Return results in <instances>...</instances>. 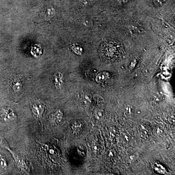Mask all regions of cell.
<instances>
[{"label": "cell", "instance_id": "6da1fadb", "mask_svg": "<svg viewBox=\"0 0 175 175\" xmlns=\"http://www.w3.org/2000/svg\"><path fill=\"white\" fill-rule=\"evenodd\" d=\"M99 53L100 57L105 60L115 61L123 56V47L119 42L108 40L101 44Z\"/></svg>", "mask_w": 175, "mask_h": 175}, {"label": "cell", "instance_id": "7a4b0ae2", "mask_svg": "<svg viewBox=\"0 0 175 175\" xmlns=\"http://www.w3.org/2000/svg\"><path fill=\"white\" fill-rule=\"evenodd\" d=\"M31 110L35 117L40 118L44 112V105L40 101L35 102L31 105Z\"/></svg>", "mask_w": 175, "mask_h": 175}, {"label": "cell", "instance_id": "3957f363", "mask_svg": "<svg viewBox=\"0 0 175 175\" xmlns=\"http://www.w3.org/2000/svg\"><path fill=\"white\" fill-rule=\"evenodd\" d=\"M63 117V114L61 110H57L53 111L51 115L50 120L52 123L55 124L61 122Z\"/></svg>", "mask_w": 175, "mask_h": 175}, {"label": "cell", "instance_id": "277c9868", "mask_svg": "<svg viewBox=\"0 0 175 175\" xmlns=\"http://www.w3.org/2000/svg\"><path fill=\"white\" fill-rule=\"evenodd\" d=\"M80 103L84 107H89L92 102V97L87 92H83L80 96Z\"/></svg>", "mask_w": 175, "mask_h": 175}, {"label": "cell", "instance_id": "5b68a950", "mask_svg": "<svg viewBox=\"0 0 175 175\" xmlns=\"http://www.w3.org/2000/svg\"><path fill=\"white\" fill-rule=\"evenodd\" d=\"M2 116L5 120L12 121L16 118V115L13 110L10 108H6L3 110L2 113Z\"/></svg>", "mask_w": 175, "mask_h": 175}, {"label": "cell", "instance_id": "8992f818", "mask_svg": "<svg viewBox=\"0 0 175 175\" xmlns=\"http://www.w3.org/2000/svg\"><path fill=\"white\" fill-rule=\"evenodd\" d=\"M109 77V73L107 72H102L97 75L95 80L97 83H102L106 81Z\"/></svg>", "mask_w": 175, "mask_h": 175}, {"label": "cell", "instance_id": "52a82bcc", "mask_svg": "<svg viewBox=\"0 0 175 175\" xmlns=\"http://www.w3.org/2000/svg\"><path fill=\"white\" fill-rule=\"evenodd\" d=\"M83 126V124L80 121H75L72 124V129L74 132L80 131Z\"/></svg>", "mask_w": 175, "mask_h": 175}, {"label": "cell", "instance_id": "ba28073f", "mask_svg": "<svg viewBox=\"0 0 175 175\" xmlns=\"http://www.w3.org/2000/svg\"><path fill=\"white\" fill-rule=\"evenodd\" d=\"M95 117L98 121H102L104 119L105 116V112L101 108H97L94 111Z\"/></svg>", "mask_w": 175, "mask_h": 175}, {"label": "cell", "instance_id": "9c48e42d", "mask_svg": "<svg viewBox=\"0 0 175 175\" xmlns=\"http://www.w3.org/2000/svg\"><path fill=\"white\" fill-rule=\"evenodd\" d=\"M22 85L19 79L18 78L14 79L13 83V86H12V88L14 91L15 92H19L22 89Z\"/></svg>", "mask_w": 175, "mask_h": 175}, {"label": "cell", "instance_id": "30bf717a", "mask_svg": "<svg viewBox=\"0 0 175 175\" xmlns=\"http://www.w3.org/2000/svg\"><path fill=\"white\" fill-rule=\"evenodd\" d=\"M62 79H63V76L60 73H58L55 76V85L56 86V87L60 88L63 82Z\"/></svg>", "mask_w": 175, "mask_h": 175}, {"label": "cell", "instance_id": "8fae6325", "mask_svg": "<svg viewBox=\"0 0 175 175\" xmlns=\"http://www.w3.org/2000/svg\"><path fill=\"white\" fill-rule=\"evenodd\" d=\"M134 112V108L131 105H128L126 107L124 111V114L126 117H129L133 115Z\"/></svg>", "mask_w": 175, "mask_h": 175}, {"label": "cell", "instance_id": "7c38bea8", "mask_svg": "<svg viewBox=\"0 0 175 175\" xmlns=\"http://www.w3.org/2000/svg\"><path fill=\"white\" fill-rule=\"evenodd\" d=\"M139 133L141 138L146 139L148 136V132L145 128L143 126H140L139 128Z\"/></svg>", "mask_w": 175, "mask_h": 175}, {"label": "cell", "instance_id": "4fadbf2b", "mask_svg": "<svg viewBox=\"0 0 175 175\" xmlns=\"http://www.w3.org/2000/svg\"><path fill=\"white\" fill-rule=\"evenodd\" d=\"M92 152L95 155L99 154L100 151H101V149L100 147V145L98 144L97 143L92 144Z\"/></svg>", "mask_w": 175, "mask_h": 175}, {"label": "cell", "instance_id": "5bb4252c", "mask_svg": "<svg viewBox=\"0 0 175 175\" xmlns=\"http://www.w3.org/2000/svg\"><path fill=\"white\" fill-rule=\"evenodd\" d=\"M42 52V50L40 46H35L33 47V49L32 50V53H33L34 55H36V56H38V55L40 54V52Z\"/></svg>", "mask_w": 175, "mask_h": 175}, {"label": "cell", "instance_id": "9a60e30c", "mask_svg": "<svg viewBox=\"0 0 175 175\" xmlns=\"http://www.w3.org/2000/svg\"><path fill=\"white\" fill-rule=\"evenodd\" d=\"M116 131L115 128H110V129L108 131V136L110 139L112 140L115 136Z\"/></svg>", "mask_w": 175, "mask_h": 175}, {"label": "cell", "instance_id": "2e32d148", "mask_svg": "<svg viewBox=\"0 0 175 175\" xmlns=\"http://www.w3.org/2000/svg\"><path fill=\"white\" fill-rule=\"evenodd\" d=\"M166 1V0H153V3L156 6H160L165 3Z\"/></svg>", "mask_w": 175, "mask_h": 175}, {"label": "cell", "instance_id": "e0dca14e", "mask_svg": "<svg viewBox=\"0 0 175 175\" xmlns=\"http://www.w3.org/2000/svg\"><path fill=\"white\" fill-rule=\"evenodd\" d=\"M115 152L114 150H110L108 152V157L110 159H112L115 157Z\"/></svg>", "mask_w": 175, "mask_h": 175}, {"label": "cell", "instance_id": "ac0fdd59", "mask_svg": "<svg viewBox=\"0 0 175 175\" xmlns=\"http://www.w3.org/2000/svg\"><path fill=\"white\" fill-rule=\"evenodd\" d=\"M6 162L3 158L2 156L0 155V166H1L2 167H6Z\"/></svg>", "mask_w": 175, "mask_h": 175}, {"label": "cell", "instance_id": "d6986e66", "mask_svg": "<svg viewBox=\"0 0 175 175\" xmlns=\"http://www.w3.org/2000/svg\"><path fill=\"white\" fill-rule=\"evenodd\" d=\"M129 0H119L118 2L120 5H124L125 3H127Z\"/></svg>", "mask_w": 175, "mask_h": 175}]
</instances>
